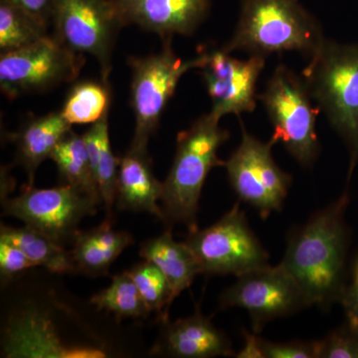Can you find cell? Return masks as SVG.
<instances>
[{"label":"cell","mask_w":358,"mask_h":358,"mask_svg":"<svg viewBox=\"0 0 358 358\" xmlns=\"http://www.w3.org/2000/svg\"><path fill=\"white\" fill-rule=\"evenodd\" d=\"M37 267L22 250L15 245L0 239V275L2 282L11 281L26 270Z\"/></svg>","instance_id":"83f0119b"},{"label":"cell","mask_w":358,"mask_h":358,"mask_svg":"<svg viewBox=\"0 0 358 358\" xmlns=\"http://www.w3.org/2000/svg\"><path fill=\"white\" fill-rule=\"evenodd\" d=\"M2 205L6 215L20 219L65 246L74 242L82 219L96 214L100 203L74 186L63 183L47 189L26 185L18 196L4 199Z\"/></svg>","instance_id":"9c48e42d"},{"label":"cell","mask_w":358,"mask_h":358,"mask_svg":"<svg viewBox=\"0 0 358 358\" xmlns=\"http://www.w3.org/2000/svg\"><path fill=\"white\" fill-rule=\"evenodd\" d=\"M52 22L55 38L95 57L108 81L115 37L124 26L112 0H55Z\"/></svg>","instance_id":"8fae6325"},{"label":"cell","mask_w":358,"mask_h":358,"mask_svg":"<svg viewBox=\"0 0 358 358\" xmlns=\"http://www.w3.org/2000/svg\"><path fill=\"white\" fill-rule=\"evenodd\" d=\"M319 358H358V329L350 322L319 341Z\"/></svg>","instance_id":"4316f807"},{"label":"cell","mask_w":358,"mask_h":358,"mask_svg":"<svg viewBox=\"0 0 358 358\" xmlns=\"http://www.w3.org/2000/svg\"><path fill=\"white\" fill-rule=\"evenodd\" d=\"M50 159L57 166L61 178L66 185L74 186L103 204L83 136L71 131L58 143Z\"/></svg>","instance_id":"7402d4cb"},{"label":"cell","mask_w":358,"mask_h":358,"mask_svg":"<svg viewBox=\"0 0 358 358\" xmlns=\"http://www.w3.org/2000/svg\"><path fill=\"white\" fill-rule=\"evenodd\" d=\"M84 64L83 54L48 35L24 48L1 53L0 88L10 99L38 93L76 79Z\"/></svg>","instance_id":"ba28073f"},{"label":"cell","mask_w":358,"mask_h":358,"mask_svg":"<svg viewBox=\"0 0 358 358\" xmlns=\"http://www.w3.org/2000/svg\"><path fill=\"white\" fill-rule=\"evenodd\" d=\"M220 308H244L254 333L259 334L272 320L310 307L305 294L281 263L254 268L238 275L237 281L219 298Z\"/></svg>","instance_id":"7c38bea8"},{"label":"cell","mask_w":358,"mask_h":358,"mask_svg":"<svg viewBox=\"0 0 358 358\" xmlns=\"http://www.w3.org/2000/svg\"><path fill=\"white\" fill-rule=\"evenodd\" d=\"M0 239L15 245L37 266L52 273L66 274L77 271L71 251L29 226L14 228L2 225Z\"/></svg>","instance_id":"44dd1931"},{"label":"cell","mask_w":358,"mask_h":358,"mask_svg":"<svg viewBox=\"0 0 358 358\" xmlns=\"http://www.w3.org/2000/svg\"><path fill=\"white\" fill-rule=\"evenodd\" d=\"M185 243L199 261L201 274L238 275L268 265V254L234 204L213 225L189 230Z\"/></svg>","instance_id":"52a82bcc"},{"label":"cell","mask_w":358,"mask_h":358,"mask_svg":"<svg viewBox=\"0 0 358 358\" xmlns=\"http://www.w3.org/2000/svg\"><path fill=\"white\" fill-rule=\"evenodd\" d=\"M71 127L61 112L50 113L28 122L16 134L17 157L28 174V185H33L37 169L45 159H50L58 143L72 131Z\"/></svg>","instance_id":"d6986e66"},{"label":"cell","mask_w":358,"mask_h":358,"mask_svg":"<svg viewBox=\"0 0 358 358\" xmlns=\"http://www.w3.org/2000/svg\"><path fill=\"white\" fill-rule=\"evenodd\" d=\"M155 352L180 358L234 355L229 338L214 327L210 317H205L199 310L190 317L167 324Z\"/></svg>","instance_id":"9a60e30c"},{"label":"cell","mask_w":358,"mask_h":358,"mask_svg":"<svg viewBox=\"0 0 358 358\" xmlns=\"http://www.w3.org/2000/svg\"><path fill=\"white\" fill-rule=\"evenodd\" d=\"M324 39L322 26L299 0H243L236 29L222 50L263 57L296 51L310 58Z\"/></svg>","instance_id":"3957f363"},{"label":"cell","mask_w":358,"mask_h":358,"mask_svg":"<svg viewBox=\"0 0 358 358\" xmlns=\"http://www.w3.org/2000/svg\"><path fill=\"white\" fill-rule=\"evenodd\" d=\"M110 221L107 219L95 229L78 232L71 254L79 272L90 275L107 274L120 254L134 244L133 236L113 229Z\"/></svg>","instance_id":"e0dca14e"},{"label":"cell","mask_w":358,"mask_h":358,"mask_svg":"<svg viewBox=\"0 0 358 358\" xmlns=\"http://www.w3.org/2000/svg\"><path fill=\"white\" fill-rule=\"evenodd\" d=\"M140 256L155 264L166 275L173 301L189 288L197 275L201 274V268L192 250L185 242H176L169 231L141 245Z\"/></svg>","instance_id":"ac0fdd59"},{"label":"cell","mask_w":358,"mask_h":358,"mask_svg":"<svg viewBox=\"0 0 358 358\" xmlns=\"http://www.w3.org/2000/svg\"><path fill=\"white\" fill-rule=\"evenodd\" d=\"M350 201L348 185L338 199L315 212L307 222L289 234L281 264L310 307H329L341 301L345 292L350 247L345 215Z\"/></svg>","instance_id":"6da1fadb"},{"label":"cell","mask_w":358,"mask_h":358,"mask_svg":"<svg viewBox=\"0 0 358 358\" xmlns=\"http://www.w3.org/2000/svg\"><path fill=\"white\" fill-rule=\"evenodd\" d=\"M301 78L348 150V185L358 166V43L324 39Z\"/></svg>","instance_id":"7a4b0ae2"},{"label":"cell","mask_w":358,"mask_h":358,"mask_svg":"<svg viewBox=\"0 0 358 358\" xmlns=\"http://www.w3.org/2000/svg\"><path fill=\"white\" fill-rule=\"evenodd\" d=\"M245 343L243 348L235 355L237 358H264L262 350V338L256 333L243 331Z\"/></svg>","instance_id":"4dcf8cb0"},{"label":"cell","mask_w":358,"mask_h":358,"mask_svg":"<svg viewBox=\"0 0 358 358\" xmlns=\"http://www.w3.org/2000/svg\"><path fill=\"white\" fill-rule=\"evenodd\" d=\"M48 27L53 17L55 0H6Z\"/></svg>","instance_id":"f546056e"},{"label":"cell","mask_w":358,"mask_h":358,"mask_svg":"<svg viewBox=\"0 0 358 358\" xmlns=\"http://www.w3.org/2000/svg\"><path fill=\"white\" fill-rule=\"evenodd\" d=\"M159 53L143 58H129L131 68V103L136 127L129 150L148 152V141L159 124L167 103L173 98L181 77L201 67L204 54L183 61L174 54L171 39L164 40Z\"/></svg>","instance_id":"8992f818"},{"label":"cell","mask_w":358,"mask_h":358,"mask_svg":"<svg viewBox=\"0 0 358 358\" xmlns=\"http://www.w3.org/2000/svg\"><path fill=\"white\" fill-rule=\"evenodd\" d=\"M128 273L150 312H157L162 322H166L173 299L166 275L155 264L145 260L134 266Z\"/></svg>","instance_id":"484cf974"},{"label":"cell","mask_w":358,"mask_h":358,"mask_svg":"<svg viewBox=\"0 0 358 358\" xmlns=\"http://www.w3.org/2000/svg\"><path fill=\"white\" fill-rule=\"evenodd\" d=\"M91 303L98 310L114 313L120 319H145L150 313L128 272L113 277L107 289L92 296Z\"/></svg>","instance_id":"cb8c5ba5"},{"label":"cell","mask_w":358,"mask_h":358,"mask_svg":"<svg viewBox=\"0 0 358 358\" xmlns=\"http://www.w3.org/2000/svg\"><path fill=\"white\" fill-rule=\"evenodd\" d=\"M258 98L272 124L273 145L281 143L299 164L312 166L320 150L317 110L313 107L312 96L303 78L286 65H279Z\"/></svg>","instance_id":"5b68a950"},{"label":"cell","mask_w":358,"mask_h":358,"mask_svg":"<svg viewBox=\"0 0 358 358\" xmlns=\"http://www.w3.org/2000/svg\"><path fill=\"white\" fill-rule=\"evenodd\" d=\"M87 150L93 169L99 192L108 218L112 220L113 206L117 200V176L120 159L113 154L109 134V113L102 119L92 124L91 128L83 134Z\"/></svg>","instance_id":"ffe728a7"},{"label":"cell","mask_w":358,"mask_h":358,"mask_svg":"<svg viewBox=\"0 0 358 358\" xmlns=\"http://www.w3.org/2000/svg\"><path fill=\"white\" fill-rule=\"evenodd\" d=\"M219 121L209 113L178 134L173 166L162 182L160 201L166 222L185 224L189 230L199 227L197 212L205 181L214 167L225 164L217 152L229 138V131L221 128Z\"/></svg>","instance_id":"277c9868"},{"label":"cell","mask_w":358,"mask_h":358,"mask_svg":"<svg viewBox=\"0 0 358 358\" xmlns=\"http://www.w3.org/2000/svg\"><path fill=\"white\" fill-rule=\"evenodd\" d=\"M47 34V26L6 0H0V52L6 53L29 46Z\"/></svg>","instance_id":"d4e9b609"},{"label":"cell","mask_w":358,"mask_h":358,"mask_svg":"<svg viewBox=\"0 0 358 358\" xmlns=\"http://www.w3.org/2000/svg\"><path fill=\"white\" fill-rule=\"evenodd\" d=\"M110 101L107 80L82 81L71 90L61 114L71 124H94L109 113Z\"/></svg>","instance_id":"603a6c76"},{"label":"cell","mask_w":358,"mask_h":358,"mask_svg":"<svg viewBox=\"0 0 358 358\" xmlns=\"http://www.w3.org/2000/svg\"><path fill=\"white\" fill-rule=\"evenodd\" d=\"M265 62L260 55L238 60L223 50L204 53L199 69L210 96L211 114L221 119L226 115L253 112L258 98L257 82Z\"/></svg>","instance_id":"4fadbf2b"},{"label":"cell","mask_w":358,"mask_h":358,"mask_svg":"<svg viewBox=\"0 0 358 358\" xmlns=\"http://www.w3.org/2000/svg\"><path fill=\"white\" fill-rule=\"evenodd\" d=\"M162 194V182L155 178L148 152L129 150L120 159L117 202L121 210L148 212L164 220L157 202Z\"/></svg>","instance_id":"2e32d148"},{"label":"cell","mask_w":358,"mask_h":358,"mask_svg":"<svg viewBox=\"0 0 358 358\" xmlns=\"http://www.w3.org/2000/svg\"><path fill=\"white\" fill-rule=\"evenodd\" d=\"M264 358H319V341L272 343L262 338Z\"/></svg>","instance_id":"f1b7e54d"},{"label":"cell","mask_w":358,"mask_h":358,"mask_svg":"<svg viewBox=\"0 0 358 358\" xmlns=\"http://www.w3.org/2000/svg\"><path fill=\"white\" fill-rule=\"evenodd\" d=\"M124 26L136 24L162 40L192 35L210 10V0H112Z\"/></svg>","instance_id":"5bb4252c"},{"label":"cell","mask_w":358,"mask_h":358,"mask_svg":"<svg viewBox=\"0 0 358 358\" xmlns=\"http://www.w3.org/2000/svg\"><path fill=\"white\" fill-rule=\"evenodd\" d=\"M241 128V143L224 166L239 199L251 205L266 219L273 212L282 210L293 176L275 164L272 141L258 140L247 131L242 122Z\"/></svg>","instance_id":"30bf717a"}]
</instances>
